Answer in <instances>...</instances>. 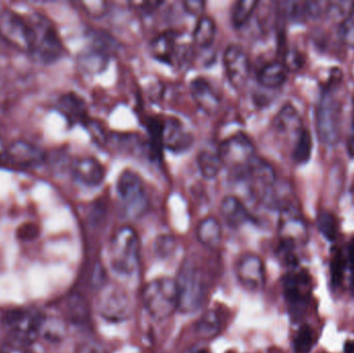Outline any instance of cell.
<instances>
[{
    "label": "cell",
    "mask_w": 354,
    "mask_h": 353,
    "mask_svg": "<svg viewBox=\"0 0 354 353\" xmlns=\"http://www.w3.org/2000/svg\"><path fill=\"white\" fill-rule=\"evenodd\" d=\"M228 353H232V352H228Z\"/></svg>",
    "instance_id": "43"
},
{
    "label": "cell",
    "mask_w": 354,
    "mask_h": 353,
    "mask_svg": "<svg viewBox=\"0 0 354 353\" xmlns=\"http://www.w3.org/2000/svg\"><path fill=\"white\" fill-rule=\"evenodd\" d=\"M30 27L29 54L43 64H52L64 52L62 39L51 21L39 12L26 16Z\"/></svg>",
    "instance_id": "1"
},
{
    "label": "cell",
    "mask_w": 354,
    "mask_h": 353,
    "mask_svg": "<svg viewBox=\"0 0 354 353\" xmlns=\"http://www.w3.org/2000/svg\"><path fill=\"white\" fill-rule=\"evenodd\" d=\"M221 319L218 313L214 310H208L202 315L201 318L196 323V332L203 338H214L220 333Z\"/></svg>",
    "instance_id": "28"
},
{
    "label": "cell",
    "mask_w": 354,
    "mask_h": 353,
    "mask_svg": "<svg viewBox=\"0 0 354 353\" xmlns=\"http://www.w3.org/2000/svg\"><path fill=\"white\" fill-rule=\"evenodd\" d=\"M180 45L177 43L176 33L167 31L156 37L151 43V53L153 57L164 64L174 66L179 58Z\"/></svg>",
    "instance_id": "19"
},
{
    "label": "cell",
    "mask_w": 354,
    "mask_h": 353,
    "mask_svg": "<svg viewBox=\"0 0 354 353\" xmlns=\"http://www.w3.org/2000/svg\"><path fill=\"white\" fill-rule=\"evenodd\" d=\"M351 271H353V280H351V288H353V292L354 294V269H351Z\"/></svg>",
    "instance_id": "41"
},
{
    "label": "cell",
    "mask_w": 354,
    "mask_h": 353,
    "mask_svg": "<svg viewBox=\"0 0 354 353\" xmlns=\"http://www.w3.org/2000/svg\"><path fill=\"white\" fill-rule=\"evenodd\" d=\"M345 353H354V341H347L344 346Z\"/></svg>",
    "instance_id": "40"
},
{
    "label": "cell",
    "mask_w": 354,
    "mask_h": 353,
    "mask_svg": "<svg viewBox=\"0 0 354 353\" xmlns=\"http://www.w3.org/2000/svg\"><path fill=\"white\" fill-rule=\"evenodd\" d=\"M44 153L30 143L18 141L0 155V163L17 170L32 169L43 163Z\"/></svg>",
    "instance_id": "11"
},
{
    "label": "cell",
    "mask_w": 354,
    "mask_h": 353,
    "mask_svg": "<svg viewBox=\"0 0 354 353\" xmlns=\"http://www.w3.org/2000/svg\"><path fill=\"white\" fill-rule=\"evenodd\" d=\"M176 249V240L172 236H163L158 238L155 245L156 253L160 258H168L174 254Z\"/></svg>",
    "instance_id": "34"
},
{
    "label": "cell",
    "mask_w": 354,
    "mask_h": 353,
    "mask_svg": "<svg viewBox=\"0 0 354 353\" xmlns=\"http://www.w3.org/2000/svg\"><path fill=\"white\" fill-rule=\"evenodd\" d=\"M223 61L229 82L233 88L241 90L247 85L251 73V64L245 50L241 45L231 44L225 50Z\"/></svg>",
    "instance_id": "10"
},
{
    "label": "cell",
    "mask_w": 354,
    "mask_h": 353,
    "mask_svg": "<svg viewBox=\"0 0 354 353\" xmlns=\"http://www.w3.org/2000/svg\"><path fill=\"white\" fill-rule=\"evenodd\" d=\"M198 168L204 178L207 180L218 176L223 168L222 160L218 155V151H212L208 149L200 151L197 157Z\"/></svg>",
    "instance_id": "25"
},
{
    "label": "cell",
    "mask_w": 354,
    "mask_h": 353,
    "mask_svg": "<svg viewBox=\"0 0 354 353\" xmlns=\"http://www.w3.org/2000/svg\"><path fill=\"white\" fill-rule=\"evenodd\" d=\"M353 1H333L326 3V14L341 25L353 15Z\"/></svg>",
    "instance_id": "30"
},
{
    "label": "cell",
    "mask_w": 354,
    "mask_h": 353,
    "mask_svg": "<svg viewBox=\"0 0 354 353\" xmlns=\"http://www.w3.org/2000/svg\"><path fill=\"white\" fill-rule=\"evenodd\" d=\"M279 234L281 246L293 249L299 240H303L307 234L305 222L293 207H283L279 222Z\"/></svg>",
    "instance_id": "14"
},
{
    "label": "cell",
    "mask_w": 354,
    "mask_h": 353,
    "mask_svg": "<svg viewBox=\"0 0 354 353\" xmlns=\"http://www.w3.org/2000/svg\"><path fill=\"white\" fill-rule=\"evenodd\" d=\"M185 10L194 16H200L203 12L206 2L200 0H187L183 2Z\"/></svg>",
    "instance_id": "37"
},
{
    "label": "cell",
    "mask_w": 354,
    "mask_h": 353,
    "mask_svg": "<svg viewBox=\"0 0 354 353\" xmlns=\"http://www.w3.org/2000/svg\"><path fill=\"white\" fill-rule=\"evenodd\" d=\"M284 294L287 302L290 305L291 312L299 315L307 303L306 292L310 285V279L306 273L291 274L284 279Z\"/></svg>",
    "instance_id": "17"
},
{
    "label": "cell",
    "mask_w": 354,
    "mask_h": 353,
    "mask_svg": "<svg viewBox=\"0 0 354 353\" xmlns=\"http://www.w3.org/2000/svg\"><path fill=\"white\" fill-rule=\"evenodd\" d=\"M178 294V311L189 314L199 310L203 303L204 284L201 271L193 261H185L176 279Z\"/></svg>",
    "instance_id": "5"
},
{
    "label": "cell",
    "mask_w": 354,
    "mask_h": 353,
    "mask_svg": "<svg viewBox=\"0 0 354 353\" xmlns=\"http://www.w3.org/2000/svg\"><path fill=\"white\" fill-rule=\"evenodd\" d=\"M37 228L35 225H25L19 230V238L22 240H31L37 236Z\"/></svg>",
    "instance_id": "38"
},
{
    "label": "cell",
    "mask_w": 354,
    "mask_h": 353,
    "mask_svg": "<svg viewBox=\"0 0 354 353\" xmlns=\"http://www.w3.org/2000/svg\"><path fill=\"white\" fill-rule=\"evenodd\" d=\"M216 26L210 17L201 16L197 21L194 29L193 39L196 45L201 48H207L214 43L216 37Z\"/></svg>",
    "instance_id": "26"
},
{
    "label": "cell",
    "mask_w": 354,
    "mask_h": 353,
    "mask_svg": "<svg viewBox=\"0 0 354 353\" xmlns=\"http://www.w3.org/2000/svg\"><path fill=\"white\" fill-rule=\"evenodd\" d=\"M140 242L133 228H120L110 242L109 260L112 269L118 275L134 273L139 265Z\"/></svg>",
    "instance_id": "3"
},
{
    "label": "cell",
    "mask_w": 354,
    "mask_h": 353,
    "mask_svg": "<svg viewBox=\"0 0 354 353\" xmlns=\"http://www.w3.org/2000/svg\"><path fill=\"white\" fill-rule=\"evenodd\" d=\"M0 353H32L27 347L26 344L20 343V342L14 341L4 344L0 350Z\"/></svg>",
    "instance_id": "36"
},
{
    "label": "cell",
    "mask_w": 354,
    "mask_h": 353,
    "mask_svg": "<svg viewBox=\"0 0 354 353\" xmlns=\"http://www.w3.org/2000/svg\"><path fill=\"white\" fill-rule=\"evenodd\" d=\"M345 260L343 258L342 253H335L330 261V277H332L333 287H339L343 281V275H344Z\"/></svg>",
    "instance_id": "33"
},
{
    "label": "cell",
    "mask_w": 354,
    "mask_h": 353,
    "mask_svg": "<svg viewBox=\"0 0 354 353\" xmlns=\"http://www.w3.org/2000/svg\"><path fill=\"white\" fill-rule=\"evenodd\" d=\"M316 128L322 142L334 145L341 138L342 103L333 85H328L320 95L316 108Z\"/></svg>",
    "instance_id": "2"
},
{
    "label": "cell",
    "mask_w": 354,
    "mask_h": 353,
    "mask_svg": "<svg viewBox=\"0 0 354 353\" xmlns=\"http://www.w3.org/2000/svg\"><path fill=\"white\" fill-rule=\"evenodd\" d=\"M189 90L194 101L204 113L207 115L218 113L221 107V99L207 79L203 77L194 79L189 85Z\"/></svg>",
    "instance_id": "16"
},
{
    "label": "cell",
    "mask_w": 354,
    "mask_h": 353,
    "mask_svg": "<svg viewBox=\"0 0 354 353\" xmlns=\"http://www.w3.org/2000/svg\"><path fill=\"white\" fill-rule=\"evenodd\" d=\"M313 149V141L309 131L304 130L292 147V158L297 163L304 164L309 161Z\"/></svg>",
    "instance_id": "29"
},
{
    "label": "cell",
    "mask_w": 354,
    "mask_h": 353,
    "mask_svg": "<svg viewBox=\"0 0 354 353\" xmlns=\"http://www.w3.org/2000/svg\"><path fill=\"white\" fill-rule=\"evenodd\" d=\"M317 226L324 238L333 242L338 236V221L330 211H322L318 215Z\"/></svg>",
    "instance_id": "31"
},
{
    "label": "cell",
    "mask_w": 354,
    "mask_h": 353,
    "mask_svg": "<svg viewBox=\"0 0 354 353\" xmlns=\"http://www.w3.org/2000/svg\"><path fill=\"white\" fill-rule=\"evenodd\" d=\"M221 215L230 227L239 228L251 220L247 207L235 196H226L221 202Z\"/></svg>",
    "instance_id": "21"
},
{
    "label": "cell",
    "mask_w": 354,
    "mask_h": 353,
    "mask_svg": "<svg viewBox=\"0 0 354 353\" xmlns=\"http://www.w3.org/2000/svg\"><path fill=\"white\" fill-rule=\"evenodd\" d=\"M313 346V331L309 325H303L297 332L295 339V350L297 353H309Z\"/></svg>",
    "instance_id": "32"
},
{
    "label": "cell",
    "mask_w": 354,
    "mask_h": 353,
    "mask_svg": "<svg viewBox=\"0 0 354 353\" xmlns=\"http://www.w3.org/2000/svg\"><path fill=\"white\" fill-rule=\"evenodd\" d=\"M118 198L124 207V213L130 218H139L149 207L147 190L142 178L132 170H124L118 184Z\"/></svg>",
    "instance_id": "7"
},
{
    "label": "cell",
    "mask_w": 354,
    "mask_h": 353,
    "mask_svg": "<svg viewBox=\"0 0 354 353\" xmlns=\"http://www.w3.org/2000/svg\"><path fill=\"white\" fill-rule=\"evenodd\" d=\"M191 135L185 130L183 124L176 118H168L164 120L163 144L170 151H185L191 145Z\"/></svg>",
    "instance_id": "20"
},
{
    "label": "cell",
    "mask_w": 354,
    "mask_h": 353,
    "mask_svg": "<svg viewBox=\"0 0 354 353\" xmlns=\"http://www.w3.org/2000/svg\"><path fill=\"white\" fill-rule=\"evenodd\" d=\"M195 353H208V352H207V350H198V352H196Z\"/></svg>",
    "instance_id": "42"
},
{
    "label": "cell",
    "mask_w": 354,
    "mask_h": 353,
    "mask_svg": "<svg viewBox=\"0 0 354 353\" xmlns=\"http://www.w3.org/2000/svg\"><path fill=\"white\" fill-rule=\"evenodd\" d=\"M2 321L12 340L28 345L41 335L45 319L32 311L12 310L4 315Z\"/></svg>",
    "instance_id": "8"
},
{
    "label": "cell",
    "mask_w": 354,
    "mask_h": 353,
    "mask_svg": "<svg viewBox=\"0 0 354 353\" xmlns=\"http://www.w3.org/2000/svg\"><path fill=\"white\" fill-rule=\"evenodd\" d=\"M287 70L284 62L270 61L264 64L258 73V81L266 88H278L287 80Z\"/></svg>",
    "instance_id": "23"
},
{
    "label": "cell",
    "mask_w": 354,
    "mask_h": 353,
    "mask_svg": "<svg viewBox=\"0 0 354 353\" xmlns=\"http://www.w3.org/2000/svg\"><path fill=\"white\" fill-rule=\"evenodd\" d=\"M58 110L68 118V122H83L86 117L84 102L74 93H66L58 101Z\"/></svg>",
    "instance_id": "24"
},
{
    "label": "cell",
    "mask_w": 354,
    "mask_h": 353,
    "mask_svg": "<svg viewBox=\"0 0 354 353\" xmlns=\"http://www.w3.org/2000/svg\"><path fill=\"white\" fill-rule=\"evenodd\" d=\"M274 128L283 138L292 141L293 145L304 132L303 120L295 106L287 104L277 114L274 120Z\"/></svg>",
    "instance_id": "15"
},
{
    "label": "cell",
    "mask_w": 354,
    "mask_h": 353,
    "mask_svg": "<svg viewBox=\"0 0 354 353\" xmlns=\"http://www.w3.org/2000/svg\"><path fill=\"white\" fill-rule=\"evenodd\" d=\"M340 35L345 44L354 47V15L340 25Z\"/></svg>",
    "instance_id": "35"
},
{
    "label": "cell",
    "mask_w": 354,
    "mask_h": 353,
    "mask_svg": "<svg viewBox=\"0 0 354 353\" xmlns=\"http://www.w3.org/2000/svg\"><path fill=\"white\" fill-rule=\"evenodd\" d=\"M347 151L349 155L354 158V120L349 130L348 137H347Z\"/></svg>",
    "instance_id": "39"
},
{
    "label": "cell",
    "mask_w": 354,
    "mask_h": 353,
    "mask_svg": "<svg viewBox=\"0 0 354 353\" xmlns=\"http://www.w3.org/2000/svg\"><path fill=\"white\" fill-rule=\"evenodd\" d=\"M218 153L223 167L230 170L234 175L241 176L245 175L248 168L257 157L253 142L243 133H237L225 139L218 146Z\"/></svg>",
    "instance_id": "6"
},
{
    "label": "cell",
    "mask_w": 354,
    "mask_h": 353,
    "mask_svg": "<svg viewBox=\"0 0 354 353\" xmlns=\"http://www.w3.org/2000/svg\"><path fill=\"white\" fill-rule=\"evenodd\" d=\"M100 312L111 323L126 321L131 314L130 298L118 286H110L100 298Z\"/></svg>",
    "instance_id": "12"
},
{
    "label": "cell",
    "mask_w": 354,
    "mask_h": 353,
    "mask_svg": "<svg viewBox=\"0 0 354 353\" xmlns=\"http://www.w3.org/2000/svg\"><path fill=\"white\" fill-rule=\"evenodd\" d=\"M259 6L257 0H239L231 10V21L235 28H241L247 24L254 10Z\"/></svg>",
    "instance_id": "27"
},
{
    "label": "cell",
    "mask_w": 354,
    "mask_h": 353,
    "mask_svg": "<svg viewBox=\"0 0 354 353\" xmlns=\"http://www.w3.org/2000/svg\"><path fill=\"white\" fill-rule=\"evenodd\" d=\"M196 236L200 244L206 248H218L222 240V226L216 218H205L198 225Z\"/></svg>",
    "instance_id": "22"
},
{
    "label": "cell",
    "mask_w": 354,
    "mask_h": 353,
    "mask_svg": "<svg viewBox=\"0 0 354 353\" xmlns=\"http://www.w3.org/2000/svg\"><path fill=\"white\" fill-rule=\"evenodd\" d=\"M143 304L151 317L168 318L178 311V294L176 280L160 278L147 284L143 292Z\"/></svg>",
    "instance_id": "4"
},
{
    "label": "cell",
    "mask_w": 354,
    "mask_h": 353,
    "mask_svg": "<svg viewBox=\"0 0 354 353\" xmlns=\"http://www.w3.org/2000/svg\"><path fill=\"white\" fill-rule=\"evenodd\" d=\"M235 275L241 286L250 292L261 289L266 282L263 263L254 254H245L241 257L235 265Z\"/></svg>",
    "instance_id": "13"
},
{
    "label": "cell",
    "mask_w": 354,
    "mask_h": 353,
    "mask_svg": "<svg viewBox=\"0 0 354 353\" xmlns=\"http://www.w3.org/2000/svg\"><path fill=\"white\" fill-rule=\"evenodd\" d=\"M0 37L17 49L29 53L30 27L26 16H21L10 10L0 12Z\"/></svg>",
    "instance_id": "9"
},
{
    "label": "cell",
    "mask_w": 354,
    "mask_h": 353,
    "mask_svg": "<svg viewBox=\"0 0 354 353\" xmlns=\"http://www.w3.org/2000/svg\"><path fill=\"white\" fill-rule=\"evenodd\" d=\"M72 172L78 182L88 187L100 186L106 176L105 168L93 158L76 160L73 164Z\"/></svg>",
    "instance_id": "18"
}]
</instances>
